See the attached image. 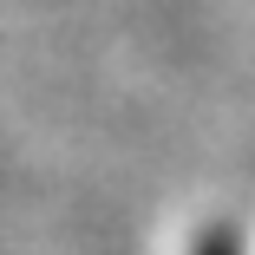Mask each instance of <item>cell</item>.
I'll use <instances>...</instances> for the list:
<instances>
[{
    "mask_svg": "<svg viewBox=\"0 0 255 255\" xmlns=\"http://www.w3.org/2000/svg\"><path fill=\"white\" fill-rule=\"evenodd\" d=\"M196 255H236V242H229V236H203V249H196Z\"/></svg>",
    "mask_w": 255,
    "mask_h": 255,
    "instance_id": "6da1fadb",
    "label": "cell"
}]
</instances>
